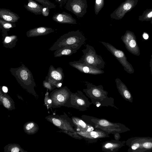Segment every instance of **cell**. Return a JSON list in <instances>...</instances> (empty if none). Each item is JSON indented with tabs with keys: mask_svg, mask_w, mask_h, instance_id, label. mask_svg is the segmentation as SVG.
<instances>
[{
	"mask_svg": "<svg viewBox=\"0 0 152 152\" xmlns=\"http://www.w3.org/2000/svg\"><path fill=\"white\" fill-rule=\"evenodd\" d=\"M115 82L117 89L120 94L126 100L132 103L133 97L126 86L119 78H116Z\"/></svg>",
	"mask_w": 152,
	"mask_h": 152,
	"instance_id": "18",
	"label": "cell"
},
{
	"mask_svg": "<svg viewBox=\"0 0 152 152\" xmlns=\"http://www.w3.org/2000/svg\"><path fill=\"white\" fill-rule=\"evenodd\" d=\"M61 132H63L65 133H66V134H68L70 136L73 138L80 139H82L81 137L80 136H79L78 135L77 132H74L66 130H61Z\"/></svg>",
	"mask_w": 152,
	"mask_h": 152,
	"instance_id": "29",
	"label": "cell"
},
{
	"mask_svg": "<svg viewBox=\"0 0 152 152\" xmlns=\"http://www.w3.org/2000/svg\"><path fill=\"white\" fill-rule=\"evenodd\" d=\"M43 85L44 87L51 91L56 88V86L52 85L51 83L45 80L43 81Z\"/></svg>",
	"mask_w": 152,
	"mask_h": 152,
	"instance_id": "28",
	"label": "cell"
},
{
	"mask_svg": "<svg viewBox=\"0 0 152 152\" xmlns=\"http://www.w3.org/2000/svg\"><path fill=\"white\" fill-rule=\"evenodd\" d=\"M3 104L4 106L7 108H9L11 106V103L9 99L7 97H4L2 100Z\"/></svg>",
	"mask_w": 152,
	"mask_h": 152,
	"instance_id": "32",
	"label": "cell"
},
{
	"mask_svg": "<svg viewBox=\"0 0 152 152\" xmlns=\"http://www.w3.org/2000/svg\"><path fill=\"white\" fill-rule=\"evenodd\" d=\"M152 12H151L150 13L148 14V18H151L152 17Z\"/></svg>",
	"mask_w": 152,
	"mask_h": 152,
	"instance_id": "39",
	"label": "cell"
},
{
	"mask_svg": "<svg viewBox=\"0 0 152 152\" xmlns=\"http://www.w3.org/2000/svg\"><path fill=\"white\" fill-rule=\"evenodd\" d=\"M129 152H149L152 150V137H134L126 141Z\"/></svg>",
	"mask_w": 152,
	"mask_h": 152,
	"instance_id": "6",
	"label": "cell"
},
{
	"mask_svg": "<svg viewBox=\"0 0 152 152\" xmlns=\"http://www.w3.org/2000/svg\"><path fill=\"white\" fill-rule=\"evenodd\" d=\"M77 51L76 49L66 45L63 48L55 50L54 55L55 57H60L63 56H70Z\"/></svg>",
	"mask_w": 152,
	"mask_h": 152,
	"instance_id": "24",
	"label": "cell"
},
{
	"mask_svg": "<svg viewBox=\"0 0 152 152\" xmlns=\"http://www.w3.org/2000/svg\"><path fill=\"white\" fill-rule=\"evenodd\" d=\"M69 64L71 66L82 73L94 75L101 74L104 73L102 69L77 63L75 61H70Z\"/></svg>",
	"mask_w": 152,
	"mask_h": 152,
	"instance_id": "14",
	"label": "cell"
},
{
	"mask_svg": "<svg viewBox=\"0 0 152 152\" xmlns=\"http://www.w3.org/2000/svg\"><path fill=\"white\" fill-rule=\"evenodd\" d=\"M115 58L124 67V70L129 74H132L134 70L132 64L127 60V57L122 50L118 49L111 44L104 42H100Z\"/></svg>",
	"mask_w": 152,
	"mask_h": 152,
	"instance_id": "7",
	"label": "cell"
},
{
	"mask_svg": "<svg viewBox=\"0 0 152 152\" xmlns=\"http://www.w3.org/2000/svg\"><path fill=\"white\" fill-rule=\"evenodd\" d=\"M9 147H10V150H8V151L18 152L21 151V148L16 145H11Z\"/></svg>",
	"mask_w": 152,
	"mask_h": 152,
	"instance_id": "31",
	"label": "cell"
},
{
	"mask_svg": "<svg viewBox=\"0 0 152 152\" xmlns=\"http://www.w3.org/2000/svg\"><path fill=\"white\" fill-rule=\"evenodd\" d=\"M86 40L85 37L79 30L69 31L61 36L49 50L53 51L67 45L77 50L84 44Z\"/></svg>",
	"mask_w": 152,
	"mask_h": 152,
	"instance_id": "2",
	"label": "cell"
},
{
	"mask_svg": "<svg viewBox=\"0 0 152 152\" xmlns=\"http://www.w3.org/2000/svg\"><path fill=\"white\" fill-rule=\"evenodd\" d=\"M77 134L88 140L95 142L100 138L109 137V133L102 130L96 129L95 131H77Z\"/></svg>",
	"mask_w": 152,
	"mask_h": 152,
	"instance_id": "13",
	"label": "cell"
},
{
	"mask_svg": "<svg viewBox=\"0 0 152 152\" xmlns=\"http://www.w3.org/2000/svg\"><path fill=\"white\" fill-rule=\"evenodd\" d=\"M70 96L72 104L82 110H86L92 104L80 91H78L77 93L74 94L72 93Z\"/></svg>",
	"mask_w": 152,
	"mask_h": 152,
	"instance_id": "12",
	"label": "cell"
},
{
	"mask_svg": "<svg viewBox=\"0 0 152 152\" xmlns=\"http://www.w3.org/2000/svg\"><path fill=\"white\" fill-rule=\"evenodd\" d=\"M17 68H11L10 71L20 85L28 91L34 93L36 83L32 73L23 64Z\"/></svg>",
	"mask_w": 152,
	"mask_h": 152,
	"instance_id": "4",
	"label": "cell"
},
{
	"mask_svg": "<svg viewBox=\"0 0 152 152\" xmlns=\"http://www.w3.org/2000/svg\"><path fill=\"white\" fill-rule=\"evenodd\" d=\"M131 7V5L129 3H126L123 6V8L125 10H129Z\"/></svg>",
	"mask_w": 152,
	"mask_h": 152,
	"instance_id": "35",
	"label": "cell"
},
{
	"mask_svg": "<svg viewBox=\"0 0 152 152\" xmlns=\"http://www.w3.org/2000/svg\"><path fill=\"white\" fill-rule=\"evenodd\" d=\"M19 19L20 17L17 14L10 10L0 9V19L14 23L17 22Z\"/></svg>",
	"mask_w": 152,
	"mask_h": 152,
	"instance_id": "20",
	"label": "cell"
},
{
	"mask_svg": "<svg viewBox=\"0 0 152 152\" xmlns=\"http://www.w3.org/2000/svg\"><path fill=\"white\" fill-rule=\"evenodd\" d=\"M114 134L115 140H119L121 138L119 133H115Z\"/></svg>",
	"mask_w": 152,
	"mask_h": 152,
	"instance_id": "36",
	"label": "cell"
},
{
	"mask_svg": "<svg viewBox=\"0 0 152 152\" xmlns=\"http://www.w3.org/2000/svg\"><path fill=\"white\" fill-rule=\"evenodd\" d=\"M82 51L83 55L78 61H76V62L98 69L104 68L105 62L102 57L96 53L93 46L86 44V48Z\"/></svg>",
	"mask_w": 152,
	"mask_h": 152,
	"instance_id": "5",
	"label": "cell"
},
{
	"mask_svg": "<svg viewBox=\"0 0 152 152\" xmlns=\"http://www.w3.org/2000/svg\"><path fill=\"white\" fill-rule=\"evenodd\" d=\"M126 144V141L112 140L104 142L102 145V151L106 152H115L118 151Z\"/></svg>",
	"mask_w": 152,
	"mask_h": 152,
	"instance_id": "16",
	"label": "cell"
},
{
	"mask_svg": "<svg viewBox=\"0 0 152 152\" xmlns=\"http://www.w3.org/2000/svg\"><path fill=\"white\" fill-rule=\"evenodd\" d=\"M2 43L3 46L6 48L12 49L16 44L18 40L17 36L15 35H7L2 37Z\"/></svg>",
	"mask_w": 152,
	"mask_h": 152,
	"instance_id": "23",
	"label": "cell"
},
{
	"mask_svg": "<svg viewBox=\"0 0 152 152\" xmlns=\"http://www.w3.org/2000/svg\"><path fill=\"white\" fill-rule=\"evenodd\" d=\"M65 5V8L78 18L83 17L86 12V0H68Z\"/></svg>",
	"mask_w": 152,
	"mask_h": 152,
	"instance_id": "10",
	"label": "cell"
},
{
	"mask_svg": "<svg viewBox=\"0 0 152 152\" xmlns=\"http://www.w3.org/2000/svg\"><path fill=\"white\" fill-rule=\"evenodd\" d=\"M34 0L40 3L44 7H48L49 9L56 8L55 5L48 0Z\"/></svg>",
	"mask_w": 152,
	"mask_h": 152,
	"instance_id": "27",
	"label": "cell"
},
{
	"mask_svg": "<svg viewBox=\"0 0 152 152\" xmlns=\"http://www.w3.org/2000/svg\"><path fill=\"white\" fill-rule=\"evenodd\" d=\"M64 77L63 69L60 67L55 68L53 65L50 66L45 80L58 88L62 86Z\"/></svg>",
	"mask_w": 152,
	"mask_h": 152,
	"instance_id": "9",
	"label": "cell"
},
{
	"mask_svg": "<svg viewBox=\"0 0 152 152\" xmlns=\"http://www.w3.org/2000/svg\"><path fill=\"white\" fill-rule=\"evenodd\" d=\"M0 29L2 28V37L8 35L7 32L11 28L15 27L16 24L0 19Z\"/></svg>",
	"mask_w": 152,
	"mask_h": 152,
	"instance_id": "25",
	"label": "cell"
},
{
	"mask_svg": "<svg viewBox=\"0 0 152 152\" xmlns=\"http://www.w3.org/2000/svg\"><path fill=\"white\" fill-rule=\"evenodd\" d=\"M101 0H96V2L97 4H100L101 2Z\"/></svg>",
	"mask_w": 152,
	"mask_h": 152,
	"instance_id": "40",
	"label": "cell"
},
{
	"mask_svg": "<svg viewBox=\"0 0 152 152\" xmlns=\"http://www.w3.org/2000/svg\"><path fill=\"white\" fill-rule=\"evenodd\" d=\"M54 31V30L51 28L41 26L29 30L26 32V35L28 37H36L47 35Z\"/></svg>",
	"mask_w": 152,
	"mask_h": 152,
	"instance_id": "19",
	"label": "cell"
},
{
	"mask_svg": "<svg viewBox=\"0 0 152 152\" xmlns=\"http://www.w3.org/2000/svg\"><path fill=\"white\" fill-rule=\"evenodd\" d=\"M28 3L24 4V7L28 11L35 15H40L42 10L44 7L33 0H28Z\"/></svg>",
	"mask_w": 152,
	"mask_h": 152,
	"instance_id": "22",
	"label": "cell"
},
{
	"mask_svg": "<svg viewBox=\"0 0 152 152\" xmlns=\"http://www.w3.org/2000/svg\"><path fill=\"white\" fill-rule=\"evenodd\" d=\"M87 88L83 89L86 95L90 98L91 103L97 107H110L116 108L114 99L108 96V92L104 90L102 85L96 86L86 83Z\"/></svg>",
	"mask_w": 152,
	"mask_h": 152,
	"instance_id": "1",
	"label": "cell"
},
{
	"mask_svg": "<svg viewBox=\"0 0 152 152\" xmlns=\"http://www.w3.org/2000/svg\"><path fill=\"white\" fill-rule=\"evenodd\" d=\"M50 9L48 7H43L42 10V15L45 17L48 16L49 13Z\"/></svg>",
	"mask_w": 152,
	"mask_h": 152,
	"instance_id": "33",
	"label": "cell"
},
{
	"mask_svg": "<svg viewBox=\"0 0 152 152\" xmlns=\"http://www.w3.org/2000/svg\"><path fill=\"white\" fill-rule=\"evenodd\" d=\"M2 90L5 93H7L8 91V88L5 86H3L2 87Z\"/></svg>",
	"mask_w": 152,
	"mask_h": 152,
	"instance_id": "37",
	"label": "cell"
},
{
	"mask_svg": "<svg viewBox=\"0 0 152 152\" xmlns=\"http://www.w3.org/2000/svg\"><path fill=\"white\" fill-rule=\"evenodd\" d=\"M48 92H47L46 94L45 99V102L46 106L49 107L52 106V102L51 99L48 97Z\"/></svg>",
	"mask_w": 152,
	"mask_h": 152,
	"instance_id": "30",
	"label": "cell"
},
{
	"mask_svg": "<svg viewBox=\"0 0 152 152\" xmlns=\"http://www.w3.org/2000/svg\"><path fill=\"white\" fill-rule=\"evenodd\" d=\"M52 19L55 21L60 23L77 24L76 20L72 15L65 12L55 14L52 17Z\"/></svg>",
	"mask_w": 152,
	"mask_h": 152,
	"instance_id": "17",
	"label": "cell"
},
{
	"mask_svg": "<svg viewBox=\"0 0 152 152\" xmlns=\"http://www.w3.org/2000/svg\"><path fill=\"white\" fill-rule=\"evenodd\" d=\"M86 117L88 124L96 129L110 134L122 133L130 130V129L121 123H113L105 119L99 118L93 116Z\"/></svg>",
	"mask_w": 152,
	"mask_h": 152,
	"instance_id": "3",
	"label": "cell"
},
{
	"mask_svg": "<svg viewBox=\"0 0 152 152\" xmlns=\"http://www.w3.org/2000/svg\"><path fill=\"white\" fill-rule=\"evenodd\" d=\"M127 50L131 53L136 56L140 54V50L136 36L133 33L128 31L121 38Z\"/></svg>",
	"mask_w": 152,
	"mask_h": 152,
	"instance_id": "11",
	"label": "cell"
},
{
	"mask_svg": "<svg viewBox=\"0 0 152 152\" xmlns=\"http://www.w3.org/2000/svg\"><path fill=\"white\" fill-rule=\"evenodd\" d=\"M46 119L58 128L63 130H66L76 132L69 122L65 119L60 117L48 116Z\"/></svg>",
	"mask_w": 152,
	"mask_h": 152,
	"instance_id": "15",
	"label": "cell"
},
{
	"mask_svg": "<svg viewBox=\"0 0 152 152\" xmlns=\"http://www.w3.org/2000/svg\"><path fill=\"white\" fill-rule=\"evenodd\" d=\"M73 123L76 126L77 131H90L94 129V127L86 123L80 118L76 117H72Z\"/></svg>",
	"mask_w": 152,
	"mask_h": 152,
	"instance_id": "21",
	"label": "cell"
},
{
	"mask_svg": "<svg viewBox=\"0 0 152 152\" xmlns=\"http://www.w3.org/2000/svg\"><path fill=\"white\" fill-rule=\"evenodd\" d=\"M143 37L145 39H147L148 38V35L146 33H144L143 34Z\"/></svg>",
	"mask_w": 152,
	"mask_h": 152,
	"instance_id": "38",
	"label": "cell"
},
{
	"mask_svg": "<svg viewBox=\"0 0 152 152\" xmlns=\"http://www.w3.org/2000/svg\"><path fill=\"white\" fill-rule=\"evenodd\" d=\"M72 93L66 86L61 87L53 90L50 93L52 104L56 106L64 104L70 97Z\"/></svg>",
	"mask_w": 152,
	"mask_h": 152,
	"instance_id": "8",
	"label": "cell"
},
{
	"mask_svg": "<svg viewBox=\"0 0 152 152\" xmlns=\"http://www.w3.org/2000/svg\"><path fill=\"white\" fill-rule=\"evenodd\" d=\"M59 5V7L61 8L65 4L68 0H55Z\"/></svg>",
	"mask_w": 152,
	"mask_h": 152,
	"instance_id": "34",
	"label": "cell"
},
{
	"mask_svg": "<svg viewBox=\"0 0 152 152\" xmlns=\"http://www.w3.org/2000/svg\"><path fill=\"white\" fill-rule=\"evenodd\" d=\"M39 129L37 125L33 122H28L24 126L25 131L28 134H33L36 133Z\"/></svg>",
	"mask_w": 152,
	"mask_h": 152,
	"instance_id": "26",
	"label": "cell"
}]
</instances>
